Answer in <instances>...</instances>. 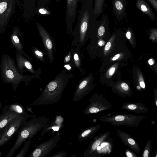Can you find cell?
Here are the masks:
<instances>
[{
    "instance_id": "6da1fadb",
    "label": "cell",
    "mask_w": 157,
    "mask_h": 157,
    "mask_svg": "<svg viewBox=\"0 0 157 157\" xmlns=\"http://www.w3.org/2000/svg\"><path fill=\"white\" fill-rule=\"evenodd\" d=\"M80 2L77 23L71 33L74 38L72 46L78 44L80 47L84 45L88 34L99 23L94 13L93 0H81Z\"/></svg>"
},
{
    "instance_id": "7a4b0ae2",
    "label": "cell",
    "mask_w": 157,
    "mask_h": 157,
    "mask_svg": "<svg viewBox=\"0 0 157 157\" xmlns=\"http://www.w3.org/2000/svg\"><path fill=\"white\" fill-rule=\"evenodd\" d=\"M0 69L3 82L5 84H11L15 92L21 82L23 81L27 86L32 79L40 77L36 75H24L20 74L17 70L13 58L7 55L2 56Z\"/></svg>"
},
{
    "instance_id": "3957f363",
    "label": "cell",
    "mask_w": 157,
    "mask_h": 157,
    "mask_svg": "<svg viewBox=\"0 0 157 157\" xmlns=\"http://www.w3.org/2000/svg\"><path fill=\"white\" fill-rule=\"evenodd\" d=\"M74 76L64 71L59 73L46 86L40 96L33 105L53 103L59 99L70 78Z\"/></svg>"
},
{
    "instance_id": "277c9868",
    "label": "cell",
    "mask_w": 157,
    "mask_h": 157,
    "mask_svg": "<svg viewBox=\"0 0 157 157\" xmlns=\"http://www.w3.org/2000/svg\"><path fill=\"white\" fill-rule=\"evenodd\" d=\"M48 121L44 117L34 118L28 121H26L18 130L16 142L6 157H11L25 141L32 138L45 126Z\"/></svg>"
},
{
    "instance_id": "5b68a950",
    "label": "cell",
    "mask_w": 157,
    "mask_h": 157,
    "mask_svg": "<svg viewBox=\"0 0 157 157\" xmlns=\"http://www.w3.org/2000/svg\"><path fill=\"white\" fill-rule=\"evenodd\" d=\"M110 134L109 131H106L95 136L85 152L84 156L101 157L110 152L113 142Z\"/></svg>"
},
{
    "instance_id": "8992f818",
    "label": "cell",
    "mask_w": 157,
    "mask_h": 157,
    "mask_svg": "<svg viewBox=\"0 0 157 157\" xmlns=\"http://www.w3.org/2000/svg\"><path fill=\"white\" fill-rule=\"evenodd\" d=\"M144 118V116L132 114H117L111 116L105 115L101 117L99 121L109 123L114 126L126 125L136 127L140 125Z\"/></svg>"
},
{
    "instance_id": "52a82bcc",
    "label": "cell",
    "mask_w": 157,
    "mask_h": 157,
    "mask_svg": "<svg viewBox=\"0 0 157 157\" xmlns=\"http://www.w3.org/2000/svg\"><path fill=\"white\" fill-rule=\"evenodd\" d=\"M30 116L28 113L17 117L0 132V148L17 133L20 128Z\"/></svg>"
},
{
    "instance_id": "ba28073f",
    "label": "cell",
    "mask_w": 157,
    "mask_h": 157,
    "mask_svg": "<svg viewBox=\"0 0 157 157\" xmlns=\"http://www.w3.org/2000/svg\"><path fill=\"white\" fill-rule=\"evenodd\" d=\"M90 102L85 110L86 114L94 113L111 109L113 104L102 96H94L90 100Z\"/></svg>"
},
{
    "instance_id": "9c48e42d",
    "label": "cell",
    "mask_w": 157,
    "mask_h": 157,
    "mask_svg": "<svg viewBox=\"0 0 157 157\" xmlns=\"http://www.w3.org/2000/svg\"><path fill=\"white\" fill-rule=\"evenodd\" d=\"M39 34L40 36L44 48L46 51L49 62H54L53 52L56 51L54 42L53 38L46 29L40 24L36 22Z\"/></svg>"
},
{
    "instance_id": "30bf717a",
    "label": "cell",
    "mask_w": 157,
    "mask_h": 157,
    "mask_svg": "<svg viewBox=\"0 0 157 157\" xmlns=\"http://www.w3.org/2000/svg\"><path fill=\"white\" fill-rule=\"evenodd\" d=\"M81 0H66L65 10L67 33L71 34L72 28L77 13L78 4Z\"/></svg>"
},
{
    "instance_id": "8fae6325",
    "label": "cell",
    "mask_w": 157,
    "mask_h": 157,
    "mask_svg": "<svg viewBox=\"0 0 157 157\" xmlns=\"http://www.w3.org/2000/svg\"><path fill=\"white\" fill-rule=\"evenodd\" d=\"M59 135L57 134L47 142L40 144L33 151L30 157H45L52 150L58 143Z\"/></svg>"
},
{
    "instance_id": "7c38bea8",
    "label": "cell",
    "mask_w": 157,
    "mask_h": 157,
    "mask_svg": "<svg viewBox=\"0 0 157 157\" xmlns=\"http://www.w3.org/2000/svg\"><path fill=\"white\" fill-rule=\"evenodd\" d=\"M15 58L16 62V68L18 71L23 75L24 71V68H26L29 71L34 75L40 76L42 72L41 70L39 69L35 70L31 62L23 54L17 52L15 54Z\"/></svg>"
},
{
    "instance_id": "4fadbf2b",
    "label": "cell",
    "mask_w": 157,
    "mask_h": 157,
    "mask_svg": "<svg viewBox=\"0 0 157 157\" xmlns=\"http://www.w3.org/2000/svg\"><path fill=\"white\" fill-rule=\"evenodd\" d=\"M127 0H112L113 14L117 21L127 18L126 6Z\"/></svg>"
},
{
    "instance_id": "5bb4252c",
    "label": "cell",
    "mask_w": 157,
    "mask_h": 157,
    "mask_svg": "<svg viewBox=\"0 0 157 157\" xmlns=\"http://www.w3.org/2000/svg\"><path fill=\"white\" fill-rule=\"evenodd\" d=\"M117 133L125 146L129 147L136 153H140V149L138 144L130 135L119 129L117 130Z\"/></svg>"
},
{
    "instance_id": "9a60e30c",
    "label": "cell",
    "mask_w": 157,
    "mask_h": 157,
    "mask_svg": "<svg viewBox=\"0 0 157 157\" xmlns=\"http://www.w3.org/2000/svg\"><path fill=\"white\" fill-rule=\"evenodd\" d=\"M21 115L10 111L6 105L3 108L0 115V132L4 129L11 122Z\"/></svg>"
},
{
    "instance_id": "2e32d148",
    "label": "cell",
    "mask_w": 157,
    "mask_h": 157,
    "mask_svg": "<svg viewBox=\"0 0 157 157\" xmlns=\"http://www.w3.org/2000/svg\"><path fill=\"white\" fill-rule=\"evenodd\" d=\"M89 77H87L80 81L75 93L74 99H80L88 93L89 90Z\"/></svg>"
},
{
    "instance_id": "e0dca14e",
    "label": "cell",
    "mask_w": 157,
    "mask_h": 157,
    "mask_svg": "<svg viewBox=\"0 0 157 157\" xmlns=\"http://www.w3.org/2000/svg\"><path fill=\"white\" fill-rule=\"evenodd\" d=\"M136 7L142 13L148 15L151 21L156 20L155 14L149 5L144 0H136Z\"/></svg>"
},
{
    "instance_id": "ac0fdd59",
    "label": "cell",
    "mask_w": 157,
    "mask_h": 157,
    "mask_svg": "<svg viewBox=\"0 0 157 157\" xmlns=\"http://www.w3.org/2000/svg\"><path fill=\"white\" fill-rule=\"evenodd\" d=\"M121 108L138 113H145L149 111L147 108L140 103H124Z\"/></svg>"
},
{
    "instance_id": "d6986e66",
    "label": "cell",
    "mask_w": 157,
    "mask_h": 157,
    "mask_svg": "<svg viewBox=\"0 0 157 157\" xmlns=\"http://www.w3.org/2000/svg\"><path fill=\"white\" fill-rule=\"evenodd\" d=\"M75 46V48H72L70 50L71 54V64L73 67L78 68L81 72L82 67L79 51L80 47L78 44H77Z\"/></svg>"
},
{
    "instance_id": "ffe728a7",
    "label": "cell",
    "mask_w": 157,
    "mask_h": 157,
    "mask_svg": "<svg viewBox=\"0 0 157 157\" xmlns=\"http://www.w3.org/2000/svg\"><path fill=\"white\" fill-rule=\"evenodd\" d=\"M101 124H97L91 126L84 131L78 137L80 141L85 140L93 136L100 128Z\"/></svg>"
},
{
    "instance_id": "44dd1931",
    "label": "cell",
    "mask_w": 157,
    "mask_h": 157,
    "mask_svg": "<svg viewBox=\"0 0 157 157\" xmlns=\"http://www.w3.org/2000/svg\"><path fill=\"white\" fill-rule=\"evenodd\" d=\"M94 0V12L97 18L101 14L106 8L105 0Z\"/></svg>"
},
{
    "instance_id": "7402d4cb",
    "label": "cell",
    "mask_w": 157,
    "mask_h": 157,
    "mask_svg": "<svg viewBox=\"0 0 157 157\" xmlns=\"http://www.w3.org/2000/svg\"><path fill=\"white\" fill-rule=\"evenodd\" d=\"M8 107L10 111L21 116L24 115L28 114L25 111L23 106L20 104H12L8 105Z\"/></svg>"
},
{
    "instance_id": "603a6c76",
    "label": "cell",
    "mask_w": 157,
    "mask_h": 157,
    "mask_svg": "<svg viewBox=\"0 0 157 157\" xmlns=\"http://www.w3.org/2000/svg\"><path fill=\"white\" fill-rule=\"evenodd\" d=\"M32 50L35 56L41 62L44 63L45 60L43 52L36 47H33Z\"/></svg>"
},
{
    "instance_id": "cb8c5ba5",
    "label": "cell",
    "mask_w": 157,
    "mask_h": 157,
    "mask_svg": "<svg viewBox=\"0 0 157 157\" xmlns=\"http://www.w3.org/2000/svg\"><path fill=\"white\" fill-rule=\"evenodd\" d=\"M31 138L28 139L16 157H24L25 156L30 145Z\"/></svg>"
},
{
    "instance_id": "d4e9b609",
    "label": "cell",
    "mask_w": 157,
    "mask_h": 157,
    "mask_svg": "<svg viewBox=\"0 0 157 157\" xmlns=\"http://www.w3.org/2000/svg\"><path fill=\"white\" fill-rule=\"evenodd\" d=\"M151 141L150 139L148 140L144 147L142 154L143 157H149L150 156V150Z\"/></svg>"
},
{
    "instance_id": "484cf974",
    "label": "cell",
    "mask_w": 157,
    "mask_h": 157,
    "mask_svg": "<svg viewBox=\"0 0 157 157\" xmlns=\"http://www.w3.org/2000/svg\"><path fill=\"white\" fill-rule=\"evenodd\" d=\"M51 0H39L38 5L39 8L44 7L50 4Z\"/></svg>"
},
{
    "instance_id": "4316f807",
    "label": "cell",
    "mask_w": 157,
    "mask_h": 157,
    "mask_svg": "<svg viewBox=\"0 0 157 157\" xmlns=\"http://www.w3.org/2000/svg\"><path fill=\"white\" fill-rule=\"evenodd\" d=\"M7 3L5 2L0 3V14L2 13L7 8Z\"/></svg>"
},
{
    "instance_id": "83f0119b",
    "label": "cell",
    "mask_w": 157,
    "mask_h": 157,
    "mask_svg": "<svg viewBox=\"0 0 157 157\" xmlns=\"http://www.w3.org/2000/svg\"><path fill=\"white\" fill-rule=\"evenodd\" d=\"M154 8L157 12V0H147Z\"/></svg>"
},
{
    "instance_id": "f1b7e54d",
    "label": "cell",
    "mask_w": 157,
    "mask_h": 157,
    "mask_svg": "<svg viewBox=\"0 0 157 157\" xmlns=\"http://www.w3.org/2000/svg\"><path fill=\"white\" fill-rule=\"evenodd\" d=\"M125 154L128 157H137L135 153L130 151L128 149H127L125 150Z\"/></svg>"
},
{
    "instance_id": "f546056e",
    "label": "cell",
    "mask_w": 157,
    "mask_h": 157,
    "mask_svg": "<svg viewBox=\"0 0 157 157\" xmlns=\"http://www.w3.org/2000/svg\"><path fill=\"white\" fill-rule=\"evenodd\" d=\"M44 7L39 8V13L42 14H50V12Z\"/></svg>"
},
{
    "instance_id": "4dcf8cb0",
    "label": "cell",
    "mask_w": 157,
    "mask_h": 157,
    "mask_svg": "<svg viewBox=\"0 0 157 157\" xmlns=\"http://www.w3.org/2000/svg\"><path fill=\"white\" fill-rule=\"evenodd\" d=\"M71 52L70 51L67 55L65 57L64 61V63H67L71 60Z\"/></svg>"
},
{
    "instance_id": "1f68e13d",
    "label": "cell",
    "mask_w": 157,
    "mask_h": 157,
    "mask_svg": "<svg viewBox=\"0 0 157 157\" xmlns=\"http://www.w3.org/2000/svg\"><path fill=\"white\" fill-rule=\"evenodd\" d=\"M111 42L109 41L108 42L105 46V50L106 51L108 50L111 48Z\"/></svg>"
},
{
    "instance_id": "d6a6232c",
    "label": "cell",
    "mask_w": 157,
    "mask_h": 157,
    "mask_svg": "<svg viewBox=\"0 0 157 157\" xmlns=\"http://www.w3.org/2000/svg\"><path fill=\"white\" fill-rule=\"evenodd\" d=\"M115 68L112 67L110 68L109 71V73L110 75H112L113 74L115 71Z\"/></svg>"
},
{
    "instance_id": "836d02e7",
    "label": "cell",
    "mask_w": 157,
    "mask_h": 157,
    "mask_svg": "<svg viewBox=\"0 0 157 157\" xmlns=\"http://www.w3.org/2000/svg\"><path fill=\"white\" fill-rule=\"evenodd\" d=\"M126 36L127 39H129L131 37V33L130 31H128L126 34Z\"/></svg>"
},
{
    "instance_id": "e575fe53",
    "label": "cell",
    "mask_w": 157,
    "mask_h": 157,
    "mask_svg": "<svg viewBox=\"0 0 157 157\" xmlns=\"http://www.w3.org/2000/svg\"><path fill=\"white\" fill-rule=\"evenodd\" d=\"M120 56V55L119 54H118L115 55L112 59L113 61H114L118 59Z\"/></svg>"
},
{
    "instance_id": "d590c367",
    "label": "cell",
    "mask_w": 157,
    "mask_h": 157,
    "mask_svg": "<svg viewBox=\"0 0 157 157\" xmlns=\"http://www.w3.org/2000/svg\"><path fill=\"white\" fill-rule=\"evenodd\" d=\"M52 128L54 131H58L59 130V128L58 126H54Z\"/></svg>"
},
{
    "instance_id": "8d00e7d4",
    "label": "cell",
    "mask_w": 157,
    "mask_h": 157,
    "mask_svg": "<svg viewBox=\"0 0 157 157\" xmlns=\"http://www.w3.org/2000/svg\"><path fill=\"white\" fill-rule=\"evenodd\" d=\"M140 86L142 88H144L145 87V85L144 82L143 81H141L140 83Z\"/></svg>"
},
{
    "instance_id": "74e56055",
    "label": "cell",
    "mask_w": 157,
    "mask_h": 157,
    "mask_svg": "<svg viewBox=\"0 0 157 157\" xmlns=\"http://www.w3.org/2000/svg\"><path fill=\"white\" fill-rule=\"evenodd\" d=\"M64 67L66 68L67 69L70 70L71 69V67L70 66V65L69 64L65 65Z\"/></svg>"
},
{
    "instance_id": "f35d334b",
    "label": "cell",
    "mask_w": 157,
    "mask_h": 157,
    "mask_svg": "<svg viewBox=\"0 0 157 157\" xmlns=\"http://www.w3.org/2000/svg\"><path fill=\"white\" fill-rule=\"evenodd\" d=\"M148 63L150 65H152L154 63L153 60L152 59H150L148 60Z\"/></svg>"
},
{
    "instance_id": "ab89813d",
    "label": "cell",
    "mask_w": 157,
    "mask_h": 157,
    "mask_svg": "<svg viewBox=\"0 0 157 157\" xmlns=\"http://www.w3.org/2000/svg\"><path fill=\"white\" fill-rule=\"evenodd\" d=\"M98 44L100 46H101L103 44V42L102 41H100L99 42H98Z\"/></svg>"
},
{
    "instance_id": "60d3db41",
    "label": "cell",
    "mask_w": 157,
    "mask_h": 157,
    "mask_svg": "<svg viewBox=\"0 0 157 157\" xmlns=\"http://www.w3.org/2000/svg\"><path fill=\"white\" fill-rule=\"evenodd\" d=\"M2 108V104L1 102V101L0 100V109H1Z\"/></svg>"
},
{
    "instance_id": "b9f144b4",
    "label": "cell",
    "mask_w": 157,
    "mask_h": 157,
    "mask_svg": "<svg viewBox=\"0 0 157 157\" xmlns=\"http://www.w3.org/2000/svg\"><path fill=\"white\" fill-rule=\"evenodd\" d=\"M57 2H59L60 1V0H55Z\"/></svg>"
},
{
    "instance_id": "7bdbcfd3",
    "label": "cell",
    "mask_w": 157,
    "mask_h": 157,
    "mask_svg": "<svg viewBox=\"0 0 157 157\" xmlns=\"http://www.w3.org/2000/svg\"><path fill=\"white\" fill-rule=\"evenodd\" d=\"M1 154H2V152L0 151V156H1Z\"/></svg>"
}]
</instances>
